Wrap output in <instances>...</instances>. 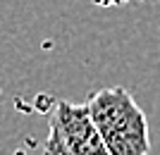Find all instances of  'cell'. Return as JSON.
Returning a JSON list of instances; mask_svg holds the SVG:
<instances>
[{"instance_id":"1","label":"cell","mask_w":160,"mask_h":155,"mask_svg":"<svg viewBox=\"0 0 160 155\" xmlns=\"http://www.w3.org/2000/svg\"><path fill=\"white\" fill-rule=\"evenodd\" d=\"M88 115L110 155H148V117L124 86L100 88L88 95Z\"/></svg>"},{"instance_id":"2","label":"cell","mask_w":160,"mask_h":155,"mask_svg":"<svg viewBox=\"0 0 160 155\" xmlns=\"http://www.w3.org/2000/svg\"><path fill=\"white\" fill-rule=\"evenodd\" d=\"M46 155H110L96 131L86 103L55 100L48 115Z\"/></svg>"},{"instance_id":"3","label":"cell","mask_w":160,"mask_h":155,"mask_svg":"<svg viewBox=\"0 0 160 155\" xmlns=\"http://www.w3.org/2000/svg\"><path fill=\"white\" fill-rule=\"evenodd\" d=\"M91 2L98 7H120V5H127V2H136V0H91Z\"/></svg>"}]
</instances>
